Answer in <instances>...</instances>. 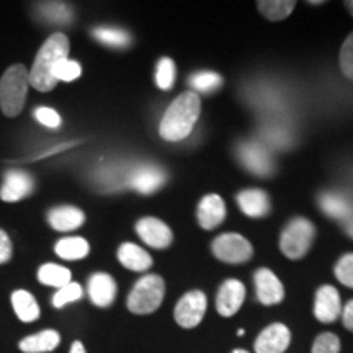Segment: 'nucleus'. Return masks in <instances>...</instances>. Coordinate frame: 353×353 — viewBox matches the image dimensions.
Returning a JSON list of instances; mask_svg holds the SVG:
<instances>
[{"mask_svg": "<svg viewBox=\"0 0 353 353\" xmlns=\"http://www.w3.org/2000/svg\"><path fill=\"white\" fill-rule=\"evenodd\" d=\"M201 113V100L195 92H185L172 101L159 125L161 138L170 143L188 138Z\"/></svg>", "mask_w": 353, "mask_h": 353, "instance_id": "nucleus-1", "label": "nucleus"}, {"mask_svg": "<svg viewBox=\"0 0 353 353\" xmlns=\"http://www.w3.org/2000/svg\"><path fill=\"white\" fill-rule=\"evenodd\" d=\"M69 39L64 33H54L44 41L38 51L32 70L28 72L30 85L39 92H51L57 85L52 77V68L69 54Z\"/></svg>", "mask_w": 353, "mask_h": 353, "instance_id": "nucleus-2", "label": "nucleus"}, {"mask_svg": "<svg viewBox=\"0 0 353 353\" xmlns=\"http://www.w3.org/2000/svg\"><path fill=\"white\" fill-rule=\"evenodd\" d=\"M30 76L25 65L13 64L0 79V108L6 117H19L25 107Z\"/></svg>", "mask_w": 353, "mask_h": 353, "instance_id": "nucleus-3", "label": "nucleus"}, {"mask_svg": "<svg viewBox=\"0 0 353 353\" xmlns=\"http://www.w3.org/2000/svg\"><path fill=\"white\" fill-rule=\"evenodd\" d=\"M165 283L159 275L141 278L128 296V309L132 314H151L164 301Z\"/></svg>", "mask_w": 353, "mask_h": 353, "instance_id": "nucleus-4", "label": "nucleus"}, {"mask_svg": "<svg viewBox=\"0 0 353 353\" xmlns=\"http://www.w3.org/2000/svg\"><path fill=\"white\" fill-rule=\"evenodd\" d=\"M316 237V228L306 218H294L280 237V249L291 260H299L307 254Z\"/></svg>", "mask_w": 353, "mask_h": 353, "instance_id": "nucleus-5", "label": "nucleus"}, {"mask_svg": "<svg viewBox=\"0 0 353 353\" xmlns=\"http://www.w3.org/2000/svg\"><path fill=\"white\" fill-rule=\"evenodd\" d=\"M211 249L221 262L226 263H244L254 255L252 244L236 232L221 234L213 241Z\"/></svg>", "mask_w": 353, "mask_h": 353, "instance_id": "nucleus-6", "label": "nucleus"}, {"mask_svg": "<svg viewBox=\"0 0 353 353\" xmlns=\"http://www.w3.org/2000/svg\"><path fill=\"white\" fill-rule=\"evenodd\" d=\"M206 306H208V299L201 291H190V293L183 294L180 301L176 303L174 311L176 324L183 329L196 327L203 321Z\"/></svg>", "mask_w": 353, "mask_h": 353, "instance_id": "nucleus-7", "label": "nucleus"}, {"mask_svg": "<svg viewBox=\"0 0 353 353\" xmlns=\"http://www.w3.org/2000/svg\"><path fill=\"white\" fill-rule=\"evenodd\" d=\"M136 232L145 244L154 247V249H165L174 239V234H172L170 228L167 226L164 221L151 218V216L139 219L136 223Z\"/></svg>", "mask_w": 353, "mask_h": 353, "instance_id": "nucleus-8", "label": "nucleus"}, {"mask_svg": "<svg viewBox=\"0 0 353 353\" xmlns=\"http://www.w3.org/2000/svg\"><path fill=\"white\" fill-rule=\"evenodd\" d=\"M314 316L317 321L324 322V324L335 322L342 316L341 294L334 286L324 285L316 291Z\"/></svg>", "mask_w": 353, "mask_h": 353, "instance_id": "nucleus-9", "label": "nucleus"}, {"mask_svg": "<svg viewBox=\"0 0 353 353\" xmlns=\"http://www.w3.org/2000/svg\"><path fill=\"white\" fill-rule=\"evenodd\" d=\"M237 154H239L242 165L249 172H252V174L267 176L273 172V162L270 154L260 144L252 143V141L241 144L239 152Z\"/></svg>", "mask_w": 353, "mask_h": 353, "instance_id": "nucleus-10", "label": "nucleus"}, {"mask_svg": "<svg viewBox=\"0 0 353 353\" xmlns=\"http://www.w3.org/2000/svg\"><path fill=\"white\" fill-rule=\"evenodd\" d=\"M259 301L265 306H273L283 301L285 288L270 268H259L254 275Z\"/></svg>", "mask_w": 353, "mask_h": 353, "instance_id": "nucleus-11", "label": "nucleus"}, {"mask_svg": "<svg viewBox=\"0 0 353 353\" xmlns=\"http://www.w3.org/2000/svg\"><path fill=\"white\" fill-rule=\"evenodd\" d=\"M291 342V332L285 324L275 322L265 327L255 341L257 353H283Z\"/></svg>", "mask_w": 353, "mask_h": 353, "instance_id": "nucleus-12", "label": "nucleus"}, {"mask_svg": "<svg viewBox=\"0 0 353 353\" xmlns=\"http://www.w3.org/2000/svg\"><path fill=\"white\" fill-rule=\"evenodd\" d=\"M34 188L33 179L26 172L8 170L0 187V198L7 203H17L32 195Z\"/></svg>", "mask_w": 353, "mask_h": 353, "instance_id": "nucleus-13", "label": "nucleus"}, {"mask_svg": "<svg viewBox=\"0 0 353 353\" xmlns=\"http://www.w3.org/2000/svg\"><path fill=\"white\" fill-rule=\"evenodd\" d=\"M245 299V286L239 280H226L216 296V309L221 316L231 317L239 311Z\"/></svg>", "mask_w": 353, "mask_h": 353, "instance_id": "nucleus-14", "label": "nucleus"}, {"mask_svg": "<svg viewBox=\"0 0 353 353\" xmlns=\"http://www.w3.org/2000/svg\"><path fill=\"white\" fill-rule=\"evenodd\" d=\"M128 182L136 192L149 195L159 190L165 182V172L161 167L152 164H144L134 167L131 175L128 176Z\"/></svg>", "mask_w": 353, "mask_h": 353, "instance_id": "nucleus-15", "label": "nucleus"}, {"mask_svg": "<svg viewBox=\"0 0 353 353\" xmlns=\"http://www.w3.org/2000/svg\"><path fill=\"white\" fill-rule=\"evenodd\" d=\"M198 223L203 229L211 231V229L218 228L226 218V203L219 195H206L201 198L198 203V213H196Z\"/></svg>", "mask_w": 353, "mask_h": 353, "instance_id": "nucleus-16", "label": "nucleus"}, {"mask_svg": "<svg viewBox=\"0 0 353 353\" xmlns=\"http://www.w3.org/2000/svg\"><path fill=\"white\" fill-rule=\"evenodd\" d=\"M88 296H90V301L95 306H112L114 298H117V281L108 273H95V275L90 276V281H88Z\"/></svg>", "mask_w": 353, "mask_h": 353, "instance_id": "nucleus-17", "label": "nucleus"}, {"mask_svg": "<svg viewBox=\"0 0 353 353\" xmlns=\"http://www.w3.org/2000/svg\"><path fill=\"white\" fill-rule=\"evenodd\" d=\"M237 203L242 213L249 216V218H262L267 216L270 211V200L263 190L259 188H249L241 192L237 195Z\"/></svg>", "mask_w": 353, "mask_h": 353, "instance_id": "nucleus-18", "label": "nucleus"}, {"mask_svg": "<svg viewBox=\"0 0 353 353\" xmlns=\"http://www.w3.org/2000/svg\"><path fill=\"white\" fill-rule=\"evenodd\" d=\"M48 221H50L52 229L65 232L81 228L83 221H85V214H83L82 210L76 208V206H56L48 214Z\"/></svg>", "mask_w": 353, "mask_h": 353, "instance_id": "nucleus-19", "label": "nucleus"}, {"mask_svg": "<svg viewBox=\"0 0 353 353\" xmlns=\"http://www.w3.org/2000/svg\"><path fill=\"white\" fill-rule=\"evenodd\" d=\"M319 206L329 218L341 219L345 223L353 216V205L347 196L335 192H325L319 196Z\"/></svg>", "mask_w": 353, "mask_h": 353, "instance_id": "nucleus-20", "label": "nucleus"}, {"mask_svg": "<svg viewBox=\"0 0 353 353\" xmlns=\"http://www.w3.org/2000/svg\"><path fill=\"white\" fill-rule=\"evenodd\" d=\"M118 260L123 267L132 272H144L148 268H151L152 259L151 255L145 252L144 249H141L139 245L132 244V242H125L118 249Z\"/></svg>", "mask_w": 353, "mask_h": 353, "instance_id": "nucleus-21", "label": "nucleus"}, {"mask_svg": "<svg viewBox=\"0 0 353 353\" xmlns=\"http://www.w3.org/2000/svg\"><path fill=\"white\" fill-rule=\"evenodd\" d=\"M59 342V332H56V330H43V332L25 337L19 347L23 353H48L56 350Z\"/></svg>", "mask_w": 353, "mask_h": 353, "instance_id": "nucleus-22", "label": "nucleus"}, {"mask_svg": "<svg viewBox=\"0 0 353 353\" xmlns=\"http://www.w3.org/2000/svg\"><path fill=\"white\" fill-rule=\"evenodd\" d=\"M12 306L21 322H34L41 314L37 299L33 298L32 293L25 290L12 293Z\"/></svg>", "mask_w": 353, "mask_h": 353, "instance_id": "nucleus-23", "label": "nucleus"}, {"mask_svg": "<svg viewBox=\"0 0 353 353\" xmlns=\"http://www.w3.org/2000/svg\"><path fill=\"white\" fill-rule=\"evenodd\" d=\"M54 250L64 260H81L85 259L90 252V245L82 237H65V239L57 241Z\"/></svg>", "mask_w": 353, "mask_h": 353, "instance_id": "nucleus-24", "label": "nucleus"}, {"mask_svg": "<svg viewBox=\"0 0 353 353\" xmlns=\"http://www.w3.org/2000/svg\"><path fill=\"white\" fill-rule=\"evenodd\" d=\"M38 280L43 285L52 286V288H63L70 283V272L69 268L61 267L56 263H44L38 270Z\"/></svg>", "mask_w": 353, "mask_h": 353, "instance_id": "nucleus-25", "label": "nucleus"}, {"mask_svg": "<svg viewBox=\"0 0 353 353\" xmlns=\"http://www.w3.org/2000/svg\"><path fill=\"white\" fill-rule=\"evenodd\" d=\"M257 6L265 19L280 21L291 15V12L296 7V2H293V0H260Z\"/></svg>", "mask_w": 353, "mask_h": 353, "instance_id": "nucleus-26", "label": "nucleus"}, {"mask_svg": "<svg viewBox=\"0 0 353 353\" xmlns=\"http://www.w3.org/2000/svg\"><path fill=\"white\" fill-rule=\"evenodd\" d=\"M94 38L99 39L100 43L107 44L112 48H126L131 43V37L126 32H123L120 28H112V26H99L95 28Z\"/></svg>", "mask_w": 353, "mask_h": 353, "instance_id": "nucleus-27", "label": "nucleus"}, {"mask_svg": "<svg viewBox=\"0 0 353 353\" xmlns=\"http://www.w3.org/2000/svg\"><path fill=\"white\" fill-rule=\"evenodd\" d=\"M190 85L195 88L196 92H203V94H210V92L216 90L223 85V77L218 72H211V70H201V72H195L188 79Z\"/></svg>", "mask_w": 353, "mask_h": 353, "instance_id": "nucleus-28", "label": "nucleus"}, {"mask_svg": "<svg viewBox=\"0 0 353 353\" xmlns=\"http://www.w3.org/2000/svg\"><path fill=\"white\" fill-rule=\"evenodd\" d=\"M51 74L56 82H72L81 77L82 68L77 61H70L65 57V59H61L59 63L52 68Z\"/></svg>", "mask_w": 353, "mask_h": 353, "instance_id": "nucleus-29", "label": "nucleus"}, {"mask_svg": "<svg viewBox=\"0 0 353 353\" xmlns=\"http://www.w3.org/2000/svg\"><path fill=\"white\" fill-rule=\"evenodd\" d=\"M176 79L175 63L170 57H162L157 64L156 70V82L161 90H170Z\"/></svg>", "mask_w": 353, "mask_h": 353, "instance_id": "nucleus-30", "label": "nucleus"}, {"mask_svg": "<svg viewBox=\"0 0 353 353\" xmlns=\"http://www.w3.org/2000/svg\"><path fill=\"white\" fill-rule=\"evenodd\" d=\"M82 298V286L79 283H74V281H70L69 285L63 286V288H59L56 291L54 298H52V304H54V307H64L65 304L69 303H74V301H79V299Z\"/></svg>", "mask_w": 353, "mask_h": 353, "instance_id": "nucleus-31", "label": "nucleus"}, {"mask_svg": "<svg viewBox=\"0 0 353 353\" xmlns=\"http://www.w3.org/2000/svg\"><path fill=\"white\" fill-rule=\"evenodd\" d=\"M341 352V341L332 332H324L314 341L312 353H339Z\"/></svg>", "mask_w": 353, "mask_h": 353, "instance_id": "nucleus-32", "label": "nucleus"}, {"mask_svg": "<svg viewBox=\"0 0 353 353\" xmlns=\"http://www.w3.org/2000/svg\"><path fill=\"white\" fill-rule=\"evenodd\" d=\"M335 276L342 285L353 288V254H345L335 265Z\"/></svg>", "mask_w": 353, "mask_h": 353, "instance_id": "nucleus-33", "label": "nucleus"}, {"mask_svg": "<svg viewBox=\"0 0 353 353\" xmlns=\"http://www.w3.org/2000/svg\"><path fill=\"white\" fill-rule=\"evenodd\" d=\"M341 69L343 76L353 81V33L348 34L341 48Z\"/></svg>", "mask_w": 353, "mask_h": 353, "instance_id": "nucleus-34", "label": "nucleus"}, {"mask_svg": "<svg viewBox=\"0 0 353 353\" xmlns=\"http://www.w3.org/2000/svg\"><path fill=\"white\" fill-rule=\"evenodd\" d=\"M34 118L44 125L46 128H59L61 126V117L56 110L48 107H39L34 110Z\"/></svg>", "mask_w": 353, "mask_h": 353, "instance_id": "nucleus-35", "label": "nucleus"}, {"mask_svg": "<svg viewBox=\"0 0 353 353\" xmlns=\"http://www.w3.org/2000/svg\"><path fill=\"white\" fill-rule=\"evenodd\" d=\"M12 259V242L6 231L0 229V265L7 263Z\"/></svg>", "mask_w": 353, "mask_h": 353, "instance_id": "nucleus-36", "label": "nucleus"}, {"mask_svg": "<svg viewBox=\"0 0 353 353\" xmlns=\"http://www.w3.org/2000/svg\"><path fill=\"white\" fill-rule=\"evenodd\" d=\"M342 321H343V325L353 332V299L352 301H348L345 304V307L342 309Z\"/></svg>", "mask_w": 353, "mask_h": 353, "instance_id": "nucleus-37", "label": "nucleus"}, {"mask_svg": "<svg viewBox=\"0 0 353 353\" xmlns=\"http://www.w3.org/2000/svg\"><path fill=\"white\" fill-rule=\"evenodd\" d=\"M69 353H87V352H85V347H83V343L76 341L72 343V347H70Z\"/></svg>", "mask_w": 353, "mask_h": 353, "instance_id": "nucleus-38", "label": "nucleus"}, {"mask_svg": "<svg viewBox=\"0 0 353 353\" xmlns=\"http://www.w3.org/2000/svg\"><path fill=\"white\" fill-rule=\"evenodd\" d=\"M345 232L353 239V216L350 219L345 221Z\"/></svg>", "mask_w": 353, "mask_h": 353, "instance_id": "nucleus-39", "label": "nucleus"}, {"mask_svg": "<svg viewBox=\"0 0 353 353\" xmlns=\"http://www.w3.org/2000/svg\"><path fill=\"white\" fill-rule=\"evenodd\" d=\"M345 7L350 10V13L353 15V0H348V2H345Z\"/></svg>", "mask_w": 353, "mask_h": 353, "instance_id": "nucleus-40", "label": "nucleus"}, {"mask_svg": "<svg viewBox=\"0 0 353 353\" xmlns=\"http://www.w3.org/2000/svg\"><path fill=\"white\" fill-rule=\"evenodd\" d=\"M245 334V330L244 329H239V330H237V335H239V337H242V335H244Z\"/></svg>", "mask_w": 353, "mask_h": 353, "instance_id": "nucleus-41", "label": "nucleus"}, {"mask_svg": "<svg viewBox=\"0 0 353 353\" xmlns=\"http://www.w3.org/2000/svg\"><path fill=\"white\" fill-rule=\"evenodd\" d=\"M232 353H249V352H245V350H241V348H237V350H234Z\"/></svg>", "mask_w": 353, "mask_h": 353, "instance_id": "nucleus-42", "label": "nucleus"}]
</instances>
